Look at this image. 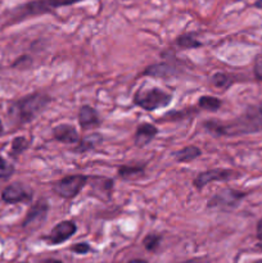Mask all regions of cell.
<instances>
[{"instance_id": "cell-2", "label": "cell", "mask_w": 262, "mask_h": 263, "mask_svg": "<svg viewBox=\"0 0 262 263\" xmlns=\"http://www.w3.org/2000/svg\"><path fill=\"white\" fill-rule=\"evenodd\" d=\"M51 98L46 92L35 91L10 104L9 113L15 118L18 123H30L45 110L50 104Z\"/></svg>"}, {"instance_id": "cell-13", "label": "cell", "mask_w": 262, "mask_h": 263, "mask_svg": "<svg viewBox=\"0 0 262 263\" xmlns=\"http://www.w3.org/2000/svg\"><path fill=\"white\" fill-rule=\"evenodd\" d=\"M158 135V128L149 122H143L136 127L135 135H134V143L138 148H144L154 140Z\"/></svg>"}, {"instance_id": "cell-36", "label": "cell", "mask_w": 262, "mask_h": 263, "mask_svg": "<svg viewBox=\"0 0 262 263\" xmlns=\"http://www.w3.org/2000/svg\"><path fill=\"white\" fill-rule=\"evenodd\" d=\"M22 263H26V262H22Z\"/></svg>"}, {"instance_id": "cell-10", "label": "cell", "mask_w": 262, "mask_h": 263, "mask_svg": "<svg viewBox=\"0 0 262 263\" xmlns=\"http://www.w3.org/2000/svg\"><path fill=\"white\" fill-rule=\"evenodd\" d=\"M77 226L73 221L71 220H64L61 221L59 223H57L53 229H51L50 234L48 236H45V240L48 241L50 246H58V244L64 243V241L68 240L69 238L76 234Z\"/></svg>"}, {"instance_id": "cell-8", "label": "cell", "mask_w": 262, "mask_h": 263, "mask_svg": "<svg viewBox=\"0 0 262 263\" xmlns=\"http://www.w3.org/2000/svg\"><path fill=\"white\" fill-rule=\"evenodd\" d=\"M33 193L26 185L21 182L8 185L2 192V199L8 204H17V203H31L32 202Z\"/></svg>"}, {"instance_id": "cell-21", "label": "cell", "mask_w": 262, "mask_h": 263, "mask_svg": "<svg viewBox=\"0 0 262 263\" xmlns=\"http://www.w3.org/2000/svg\"><path fill=\"white\" fill-rule=\"evenodd\" d=\"M194 108L189 110H174V112H167L163 117L158 118V122H175V121H180L182 118H188L194 113Z\"/></svg>"}, {"instance_id": "cell-35", "label": "cell", "mask_w": 262, "mask_h": 263, "mask_svg": "<svg viewBox=\"0 0 262 263\" xmlns=\"http://www.w3.org/2000/svg\"><path fill=\"white\" fill-rule=\"evenodd\" d=\"M254 263H262V259H259V261H256Z\"/></svg>"}, {"instance_id": "cell-28", "label": "cell", "mask_w": 262, "mask_h": 263, "mask_svg": "<svg viewBox=\"0 0 262 263\" xmlns=\"http://www.w3.org/2000/svg\"><path fill=\"white\" fill-rule=\"evenodd\" d=\"M182 263H211V262L207 257H195V258H190Z\"/></svg>"}, {"instance_id": "cell-19", "label": "cell", "mask_w": 262, "mask_h": 263, "mask_svg": "<svg viewBox=\"0 0 262 263\" xmlns=\"http://www.w3.org/2000/svg\"><path fill=\"white\" fill-rule=\"evenodd\" d=\"M175 44L181 49H197L203 46V43H200L195 37L194 33H182V35L177 36V39L175 40Z\"/></svg>"}, {"instance_id": "cell-30", "label": "cell", "mask_w": 262, "mask_h": 263, "mask_svg": "<svg viewBox=\"0 0 262 263\" xmlns=\"http://www.w3.org/2000/svg\"><path fill=\"white\" fill-rule=\"evenodd\" d=\"M126 263H148L145 259H131V261L126 262Z\"/></svg>"}, {"instance_id": "cell-5", "label": "cell", "mask_w": 262, "mask_h": 263, "mask_svg": "<svg viewBox=\"0 0 262 263\" xmlns=\"http://www.w3.org/2000/svg\"><path fill=\"white\" fill-rule=\"evenodd\" d=\"M87 181H89V176L86 175H68L58 181H54L51 184V189L58 197L63 199H73L86 186Z\"/></svg>"}, {"instance_id": "cell-20", "label": "cell", "mask_w": 262, "mask_h": 263, "mask_svg": "<svg viewBox=\"0 0 262 263\" xmlns=\"http://www.w3.org/2000/svg\"><path fill=\"white\" fill-rule=\"evenodd\" d=\"M198 105H199V108L208 110V112H216L221 108L222 102L218 98L212 97V95H203L198 99Z\"/></svg>"}, {"instance_id": "cell-4", "label": "cell", "mask_w": 262, "mask_h": 263, "mask_svg": "<svg viewBox=\"0 0 262 263\" xmlns=\"http://www.w3.org/2000/svg\"><path fill=\"white\" fill-rule=\"evenodd\" d=\"M172 102V94L164 91L161 87H140L134 94V104L146 112H154L157 109L167 108Z\"/></svg>"}, {"instance_id": "cell-18", "label": "cell", "mask_w": 262, "mask_h": 263, "mask_svg": "<svg viewBox=\"0 0 262 263\" xmlns=\"http://www.w3.org/2000/svg\"><path fill=\"white\" fill-rule=\"evenodd\" d=\"M145 167L146 163L133 164V166L131 164H121L117 168V174L122 180H131L143 175L145 171Z\"/></svg>"}, {"instance_id": "cell-29", "label": "cell", "mask_w": 262, "mask_h": 263, "mask_svg": "<svg viewBox=\"0 0 262 263\" xmlns=\"http://www.w3.org/2000/svg\"><path fill=\"white\" fill-rule=\"evenodd\" d=\"M256 235L258 240L262 241V218L257 222V228H256Z\"/></svg>"}, {"instance_id": "cell-25", "label": "cell", "mask_w": 262, "mask_h": 263, "mask_svg": "<svg viewBox=\"0 0 262 263\" xmlns=\"http://www.w3.org/2000/svg\"><path fill=\"white\" fill-rule=\"evenodd\" d=\"M14 172V166L10 164L9 162L5 161L2 156H0V180L9 179Z\"/></svg>"}, {"instance_id": "cell-16", "label": "cell", "mask_w": 262, "mask_h": 263, "mask_svg": "<svg viewBox=\"0 0 262 263\" xmlns=\"http://www.w3.org/2000/svg\"><path fill=\"white\" fill-rule=\"evenodd\" d=\"M103 143V136L99 133H91L85 135L84 138H80L76 148L72 149L73 153H86V152L94 151L100 144Z\"/></svg>"}, {"instance_id": "cell-3", "label": "cell", "mask_w": 262, "mask_h": 263, "mask_svg": "<svg viewBox=\"0 0 262 263\" xmlns=\"http://www.w3.org/2000/svg\"><path fill=\"white\" fill-rule=\"evenodd\" d=\"M81 2H85V0H32V2H28L26 4L14 8L10 12L9 23L21 22L26 18L51 13L58 8L68 7V5H73Z\"/></svg>"}, {"instance_id": "cell-22", "label": "cell", "mask_w": 262, "mask_h": 263, "mask_svg": "<svg viewBox=\"0 0 262 263\" xmlns=\"http://www.w3.org/2000/svg\"><path fill=\"white\" fill-rule=\"evenodd\" d=\"M212 84L215 85L216 87L218 89H228L231 84H233V79H231L229 74L223 73V72H216L215 74L212 76Z\"/></svg>"}, {"instance_id": "cell-12", "label": "cell", "mask_w": 262, "mask_h": 263, "mask_svg": "<svg viewBox=\"0 0 262 263\" xmlns=\"http://www.w3.org/2000/svg\"><path fill=\"white\" fill-rule=\"evenodd\" d=\"M91 186V193L90 194L94 197L99 198V199L108 202L112 198L113 186H115V181L112 179H108L104 176H89V181Z\"/></svg>"}, {"instance_id": "cell-14", "label": "cell", "mask_w": 262, "mask_h": 263, "mask_svg": "<svg viewBox=\"0 0 262 263\" xmlns=\"http://www.w3.org/2000/svg\"><path fill=\"white\" fill-rule=\"evenodd\" d=\"M53 138L63 144H77L80 141V134L76 127L69 123H59L53 128Z\"/></svg>"}, {"instance_id": "cell-32", "label": "cell", "mask_w": 262, "mask_h": 263, "mask_svg": "<svg viewBox=\"0 0 262 263\" xmlns=\"http://www.w3.org/2000/svg\"><path fill=\"white\" fill-rule=\"evenodd\" d=\"M44 263H63V262L59 261V259H48V261H45Z\"/></svg>"}, {"instance_id": "cell-23", "label": "cell", "mask_w": 262, "mask_h": 263, "mask_svg": "<svg viewBox=\"0 0 262 263\" xmlns=\"http://www.w3.org/2000/svg\"><path fill=\"white\" fill-rule=\"evenodd\" d=\"M28 145H30V143H28L25 136H17L12 140V152H10V154L13 157L20 156L21 153H23L28 148Z\"/></svg>"}, {"instance_id": "cell-15", "label": "cell", "mask_w": 262, "mask_h": 263, "mask_svg": "<svg viewBox=\"0 0 262 263\" xmlns=\"http://www.w3.org/2000/svg\"><path fill=\"white\" fill-rule=\"evenodd\" d=\"M77 120H79V125L82 130L95 128L102 123L99 115H98V110H95V108L90 107V105H81L80 107Z\"/></svg>"}, {"instance_id": "cell-31", "label": "cell", "mask_w": 262, "mask_h": 263, "mask_svg": "<svg viewBox=\"0 0 262 263\" xmlns=\"http://www.w3.org/2000/svg\"><path fill=\"white\" fill-rule=\"evenodd\" d=\"M254 7L258 8V9H262V0H257V2L254 3Z\"/></svg>"}, {"instance_id": "cell-9", "label": "cell", "mask_w": 262, "mask_h": 263, "mask_svg": "<svg viewBox=\"0 0 262 263\" xmlns=\"http://www.w3.org/2000/svg\"><path fill=\"white\" fill-rule=\"evenodd\" d=\"M49 212V204L46 199L41 198V199L36 200L28 210L27 215H26L25 221H23L22 226L26 229H35L43 225L46 221Z\"/></svg>"}, {"instance_id": "cell-24", "label": "cell", "mask_w": 262, "mask_h": 263, "mask_svg": "<svg viewBox=\"0 0 262 263\" xmlns=\"http://www.w3.org/2000/svg\"><path fill=\"white\" fill-rule=\"evenodd\" d=\"M162 241V236L158 234H148L145 238L143 239V244L145 247L146 251L149 252H156L159 248Z\"/></svg>"}, {"instance_id": "cell-27", "label": "cell", "mask_w": 262, "mask_h": 263, "mask_svg": "<svg viewBox=\"0 0 262 263\" xmlns=\"http://www.w3.org/2000/svg\"><path fill=\"white\" fill-rule=\"evenodd\" d=\"M253 73L258 81H262V55H258L254 59L253 64Z\"/></svg>"}, {"instance_id": "cell-7", "label": "cell", "mask_w": 262, "mask_h": 263, "mask_svg": "<svg viewBox=\"0 0 262 263\" xmlns=\"http://www.w3.org/2000/svg\"><path fill=\"white\" fill-rule=\"evenodd\" d=\"M240 176H241L240 172L234 171V170H226V168L207 170V171L199 172V174L194 177V180H193V185H194L198 190H202L203 187L210 185L211 182L230 181V180L238 179V177Z\"/></svg>"}, {"instance_id": "cell-26", "label": "cell", "mask_w": 262, "mask_h": 263, "mask_svg": "<svg viewBox=\"0 0 262 263\" xmlns=\"http://www.w3.org/2000/svg\"><path fill=\"white\" fill-rule=\"evenodd\" d=\"M90 251H91V247L87 243H77L71 247V252H73L76 254H86Z\"/></svg>"}, {"instance_id": "cell-33", "label": "cell", "mask_w": 262, "mask_h": 263, "mask_svg": "<svg viewBox=\"0 0 262 263\" xmlns=\"http://www.w3.org/2000/svg\"><path fill=\"white\" fill-rule=\"evenodd\" d=\"M3 133H4V127H3V123L2 121H0V135H2Z\"/></svg>"}, {"instance_id": "cell-11", "label": "cell", "mask_w": 262, "mask_h": 263, "mask_svg": "<svg viewBox=\"0 0 262 263\" xmlns=\"http://www.w3.org/2000/svg\"><path fill=\"white\" fill-rule=\"evenodd\" d=\"M180 72L181 71L179 69V67L172 62H159V63H154L146 67L143 72V76L169 80L179 76Z\"/></svg>"}, {"instance_id": "cell-6", "label": "cell", "mask_w": 262, "mask_h": 263, "mask_svg": "<svg viewBox=\"0 0 262 263\" xmlns=\"http://www.w3.org/2000/svg\"><path fill=\"white\" fill-rule=\"evenodd\" d=\"M247 195H248V193L246 192H239V190L226 187V189L221 190L217 194L213 195L212 198H210V200L207 202V208L230 212V211H234L239 207L240 202Z\"/></svg>"}, {"instance_id": "cell-1", "label": "cell", "mask_w": 262, "mask_h": 263, "mask_svg": "<svg viewBox=\"0 0 262 263\" xmlns=\"http://www.w3.org/2000/svg\"><path fill=\"white\" fill-rule=\"evenodd\" d=\"M203 127L215 136H239L247 134H256L262 131V112L258 107L247 108L246 112L231 120L230 122H221L220 120H207Z\"/></svg>"}, {"instance_id": "cell-17", "label": "cell", "mask_w": 262, "mask_h": 263, "mask_svg": "<svg viewBox=\"0 0 262 263\" xmlns=\"http://www.w3.org/2000/svg\"><path fill=\"white\" fill-rule=\"evenodd\" d=\"M200 156H202V151L195 145H188L185 148L179 149V151L172 153V158L177 163H190L194 159L199 158Z\"/></svg>"}, {"instance_id": "cell-34", "label": "cell", "mask_w": 262, "mask_h": 263, "mask_svg": "<svg viewBox=\"0 0 262 263\" xmlns=\"http://www.w3.org/2000/svg\"><path fill=\"white\" fill-rule=\"evenodd\" d=\"M258 108H259V110H261V112H262V102H261V103H259V105H258Z\"/></svg>"}]
</instances>
